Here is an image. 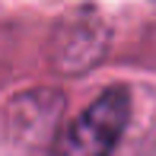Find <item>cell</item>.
<instances>
[{"label": "cell", "instance_id": "cell-1", "mask_svg": "<svg viewBox=\"0 0 156 156\" xmlns=\"http://www.w3.org/2000/svg\"><path fill=\"white\" fill-rule=\"evenodd\" d=\"M131 118L127 86L102 89L80 115L51 140L48 156H112Z\"/></svg>", "mask_w": 156, "mask_h": 156}]
</instances>
